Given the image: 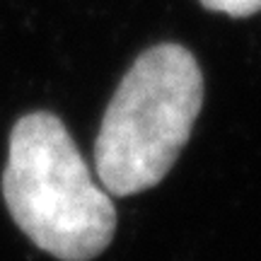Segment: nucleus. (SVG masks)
<instances>
[{"mask_svg":"<svg viewBox=\"0 0 261 261\" xmlns=\"http://www.w3.org/2000/svg\"><path fill=\"white\" fill-rule=\"evenodd\" d=\"M3 196L19 230L61 261L94 259L116 230L112 196L92 179L63 121L48 112L15 123Z\"/></svg>","mask_w":261,"mask_h":261,"instance_id":"obj_1","label":"nucleus"},{"mask_svg":"<svg viewBox=\"0 0 261 261\" xmlns=\"http://www.w3.org/2000/svg\"><path fill=\"white\" fill-rule=\"evenodd\" d=\"M203 107L198 61L179 44L143 51L104 112L94 169L109 196L148 191L167 177Z\"/></svg>","mask_w":261,"mask_h":261,"instance_id":"obj_2","label":"nucleus"},{"mask_svg":"<svg viewBox=\"0 0 261 261\" xmlns=\"http://www.w3.org/2000/svg\"><path fill=\"white\" fill-rule=\"evenodd\" d=\"M211 12H223L230 17H252L261 12V0H198Z\"/></svg>","mask_w":261,"mask_h":261,"instance_id":"obj_3","label":"nucleus"}]
</instances>
